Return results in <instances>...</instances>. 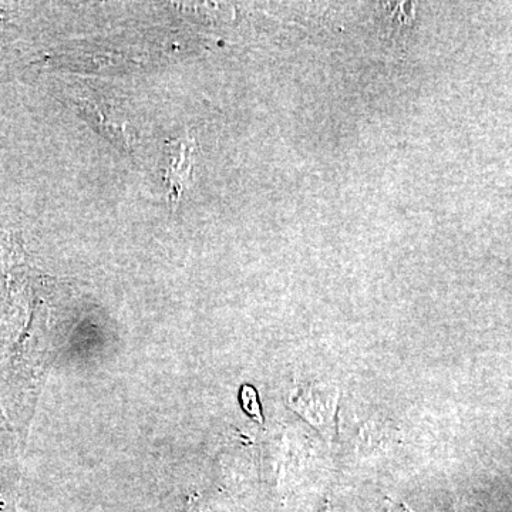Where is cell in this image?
Returning <instances> with one entry per match:
<instances>
[{
    "mask_svg": "<svg viewBox=\"0 0 512 512\" xmlns=\"http://www.w3.org/2000/svg\"><path fill=\"white\" fill-rule=\"evenodd\" d=\"M74 101H76V109L84 119L89 121L94 130L103 134L104 138H107L120 150H130L126 120L110 103L93 96L92 93L76 94Z\"/></svg>",
    "mask_w": 512,
    "mask_h": 512,
    "instance_id": "6da1fadb",
    "label": "cell"
},
{
    "mask_svg": "<svg viewBox=\"0 0 512 512\" xmlns=\"http://www.w3.org/2000/svg\"><path fill=\"white\" fill-rule=\"evenodd\" d=\"M194 140L190 137L168 141V167L165 178L170 187V201L175 204L183 194L185 185L191 183L192 167H194Z\"/></svg>",
    "mask_w": 512,
    "mask_h": 512,
    "instance_id": "7a4b0ae2",
    "label": "cell"
},
{
    "mask_svg": "<svg viewBox=\"0 0 512 512\" xmlns=\"http://www.w3.org/2000/svg\"><path fill=\"white\" fill-rule=\"evenodd\" d=\"M242 404L244 409L251 414L254 419L261 421L262 413L258 406V399H256V392L252 387L244 386L241 390Z\"/></svg>",
    "mask_w": 512,
    "mask_h": 512,
    "instance_id": "3957f363",
    "label": "cell"
}]
</instances>
